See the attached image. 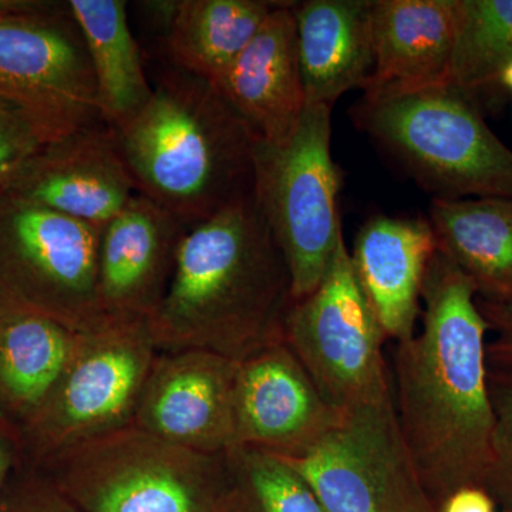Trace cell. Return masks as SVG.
Listing matches in <instances>:
<instances>
[{"instance_id":"277c9868","label":"cell","mask_w":512,"mask_h":512,"mask_svg":"<svg viewBox=\"0 0 512 512\" xmlns=\"http://www.w3.org/2000/svg\"><path fill=\"white\" fill-rule=\"evenodd\" d=\"M352 119L434 198H512V151L451 83L365 94Z\"/></svg>"},{"instance_id":"e0dca14e","label":"cell","mask_w":512,"mask_h":512,"mask_svg":"<svg viewBox=\"0 0 512 512\" xmlns=\"http://www.w3.org/2000/svg\"><path fill=\"white\" fill-rule=\"evenodd\" d=\"M437 242L429 220L375 215L357 232L353 272L386 339L412 338L421 288Z\"/></svg>"},{"instance_id":"484cf974","label":"cell","mask_w":512,"mask_h":512,"mask_svg":"<svg viewBox=\"0 0 512 512\" xmlns=\"http://www.w3.org/2000/svg\"><path fill=\"white\" fill-rule=\"evenodd\" d=\"M494 412L493 456L483 487L503 512H512V369L488 370Z\"/></svg>"},{"instance_id":"4dcf8cb0","label":"cell","mask_w":512,"mask_h":512,"mask_svg":"<svg viewBox=\"0 0 512 512\" xmlns=\"http://www.w3.org/2000/svg\"><path fill=\"white\" fill-rule=\"evenodd\" d=\"M497 504L483 487H466L448 495L439 512H495Z\"/></svg>"},{"instance_id":"5b68a950","label":"cell","mask_w":512,"mask_h":512,"mask_svg":"<svg viewBox=\"0 0 512 512\" xmlns=\"http://www.w3.org/2000/svg\"><path fill=\"white\" fill-rule=\"evenodd\" d=\"M36 470L80 512H217L225 454L197 453L128 426Z\"/></svg>"},{"instance_id":"603a6c76","label":"cell","mask_w":512,"mask_h":512,"mask_svg":"<svg viewBox=\"0 0 512 512\" xmlns=\"http://www.w3.org/2000/svg\"><path fill=\"white\" fill-rule=\"evenodd\" d=\"M82 30L99 94L103 124L113 131L126 127L153 94L140 47L121 0H69Z\"/></svg>"},{"instance_id":"9c48e42d","label":"cell","mask_w":512,"mask_h":512,"mask_svg":"<svg viewBox=\"0 0 512 512\" xmlns=\"http://www.w3.org/2000/svg\"><path fill=\"white\" fill-rule=\"evenodd\" d=\"M101 228L0 194V306L40 313L77 332L107 319L97 296Z\"/></svg>"},{"instance_id":"7c38bea8","label":"cell","mask_w":512,"mask_h":512,"mask_svg":"<svg viewBox=\"0 0 512 512\" xmlns=\"http://www.w3.org/2000/svg\"><path fill=\"white\" fill-rule=\"evenodd\" d=\"M340 416L323 399L284 336L238 363L235 447L298 458L311 451Z\"/></svg>"},{"instance_id":"f1b7e54d","label":"cell","mask_w":512,"mask_h":512,"mask_svg":"<svg viewBox=\"0 0 512 512\" xmlns=\"http://www.w3.org/2000/svg\"><path fill=\"white\" fill-rule=\"evenodd\" d=\"M478 309L493 330L495 338L487 342V362L493 369H512V299L501 302L477 298Z\"/></svg>"},{"instance_id":"1f68e13d","label":"cell","mask_w":512,"mask_h":512,"mask_svg":"<svg viewBox=\"0 0 512 512\" xmlns=\"http://www.w3.org/2000/svg\"><path fill=\"white\" fill-rule=\"evenodd\" d=\"M500 86L512 92V63L508 64L500 76Z\"/></svg>"},{"instance_id":"3957f363","label":"cell","mask_w":512,"mask_h":512,"mask_svg":"<svg viewBox=\"0 0 512 512\" xmlns=\"http://www.w3.org/2000/svg\"><path fill=\"white\" fill-rule=\"evenodd\" d=\"M138 194L185 227L254 192V134L210 83L174 69L116 131Z\"/></svg>"},{"instance_id":"4fadbf2b","label":"cell","mask_w":512,"mask_h":512,"mask_svg":"<svg viewBox=\"0 0 512 512\" xmlns=\"http://www.w3.org/2000/svg\"><path fill=\"white\" fill-rule=\"evenodd\" d=\"M237 362L204 352H158L133 426L197 453L235 448Z\"/></svg>"},{"instance_id":"5bb4252c","label":"cell","mask_w":512,"mask_h":512,"mask_svg":"<svg viewBox=\"0 0 512 512\" xmlns=\"http://www.w3.org/2000/svg\"><path fill=\"white\" fill-rule=\"evenodd\" d=\"M5 192L100 228L138 194L116 131L103 123L47 144Z\"/></svg>"},{"instance_id":"ba28073f","label":"cell","mask_w":512,"mask_h":512,"mask_svg":"<svg viewBox=\"0 0 512 512\" xmlns=\"http://www.w3.org/2000/svg\"><path fill=\"white\" fill-rule=\"evenodd\" d=\"M0 99L28 113L52 143L103 123L69 2L0 0Z\"/></svg>"},{"instance_id":"6da1fadb","label":"cell","mask_w":512,"mask_h":512,"mask_svg":"<svg viewBox=\"0 0 512 512\" xmlns=\"http://www.w3.org/2000/svg\"><path fill=\"white\" fill-rule=\"evenodd\" d=\"M421 301L420 332L394 346L393 404L417 477L439 510L454 491L483 487L490 467V329L476 288L440 251L427 266Z\"/></svg>"},{"instance_id":"83f0119b","label":"cell","mask_w":512,"mask_h":512,"mask_svg":"<svg viewBox=\"0 0 512 512\" xmlns=\"http://www.w3.org/2000/svg\"><path fill=\"white\" fill-rule=\"evenodd\" d=\"M0 512H80L52 481L36 468L23 464L12 477Z\"/></svg>"},{"instance_id":"44dd1931","label":"cell","mask_w":512,"mask_h":512,"mask_svg":"<svg viewBox=\"0 0 512 512\" xmlns=\"http://www.w3.org/2000/svg\"><path fill=\"white\" fill-rule=\"evenodd\" d=\"M82 336L49 316L0 306V409L18 426L45 402Z\"/></svg>"},{"instance_id":"7402d4cb","label":"cell","mask_w":512,"mask_h":512,"mask_svg":"<svg viewBox=\"0 0 512 512\" xmlns=\"http://www.w3.org/2000/svg\"><path fill=\"white\" fill-rule=\"evenodd\" d=\"M279 2L181 0L167 13L165 47L175 69L217 87Z\"/></svg>"},{"instance_id":"d4e9b609","label":"cell","mask_w":512,"mask_h":512,"mask_svg":"<svg viewBox=\"0 0 512 512\" xmlns=\"http://www.w3.org/2000/svg\"><path fill=\"white\" fill-rule=\"evenodd\" d=\"M512 63V0H458L450 83L473 99Z\"/></svg>"},{"instance_id":"4316f807","label":"cell","mask_w":512,"mask_h":512,"mask_svg":"<svg viewBox=\"0 0 512 512\" xmlns=\"http://www.w3.org/2000/svg\"><path fill=\"white\" fill-rule=\"evenodd\" d=\"M52 141L35 120L15 104L0 99V194Z\"/></svg>"},{"instance_id":"9a60e30c","label":"cell","mask_w":512,"mask_h":512,"mask_svg":"<svg viewBox=\"0 0 512 512\" xmlns=\"http://www.w3.org/2000/svg\"><path fill=\"white\" fill-rule=\"evenodd\" d=\"M187 227L137 194L101 228L97 296L107 320L148 323L163 301Z\"/></svg>"},{"instance_id":"30bf717a","label":"cell","mask_w":512,"mask_h":512,"mask_svg":"<svg viewBox=\"0 0 512 512\" xmlns=\"http://www.w3.org/2000/svg\"><path fill=\"white\" fill-rule=\"evenodd\" d=\"M282 336L336 412L392 394L386 336L357 282L343 235L318 288L289 305Z\"/></svg>"},{"instance_id":"cb8c5ba5","label":"cell","mask_w":512,"mask_h":512,"mask_svg":"<svg viewBox=\"0 0 512 512\" xmlns=\"http://www.w3.org/2000/svg\"><path fill=\"white\" fill-rule=\"evenodd\" d=\"M217 512H326L312 488L284 458L249 447L225 453Z\"/></svg>"},{"instance_id":"8992f818","label":"cell","mask_w":512,"mask_h":512,"mask_svg":"<svg viewBox=\"0 0 512 512\" xmlns=\"http://www.w3.org/2000/svg\"><path fill=\"white\" fill-rule=\"evenodd\" d=\"M332 109L306 103L285 140H255L254 195L291 275L292 301L318 288L342 237Z\"/></svg>"},{"instance_id":"2e32d148","label":"cell","mask_w":512,"mask_h":512,"mask_svg":"<svg viewBox=\"0 0 512 512\" xmlns=\"http://www.w3.org/2000/svg\"><path fill=\"white\" fill-rule=\"evenodd\" d=\"M292 3H278L215 87L256 140H285L306 106Z\"/></svg>"},{"instance_id":"7a4b0ae2","label":"cell","mask_w":512,"mask_h":512,"mask_svg":"<svg viewBox=\"0 0 512 512\" xmlns=\"http://www.w3.org/2000/svg\"><path fill=\"white\" fill-rule=\"evenodd\" d=\"M291 302L288 266L252 192L184 232L148 329L158 352L239 363L282 338Z\"/></svg>"},{"instance_id":"ac0fdd59","label":"cell","mask_w":512,"mask_h":512,"mask_svg":"<svg viewBox=\"0 0 512 512\" xmlns=\"http://www.w3.org/2000/svg\"><path fill=\"white\" fill-rule=\"evenodd\" d=\"M458 0H373V70L365 94L450 83Z\"/></svg>"},{"instance_id":"ffe728a7","label":"cell","mask_w":512,"mask_h":512,"mask_svg":"<svg viewBox=\"0 0 512 512\" xmlns=\"http://www.w3.org/2000/svg\"><path fill=\"white\" fill-rule=\"evenodd\" d=\"M437 251L470 279L483 301L512 299V198H434Z\"/></svg>"},{"instance_id":"52a82bcc","label":"cell","mask_w":512,"mask_h":512,"mask_svg":"<svg viewBox=\"0 0 512 512\" xmlns=\"http://www.w3.org/2000/svg\"><path fill=\"white\" fill-rule=\"evenodd\" d=\"M157 355L148 323L107 320L83 333L52 392L19 426L26 464L43 466L73 448L133 426Z\"/></svg>"},{"instance_id":"8fae6325","label":"cell","mask_w":512,"mask_h":512,"mask_svg":"<svg viewBox=\"0 0 512 512\" xmlns=\"http://www.w3.org/2000/svg\"><path fill=\"white\" fill-rule=\"evenodd\" d=\"M284 460L326 512H439L404 446L393 393L343 413L311 451Z\"/></svg>"},{"instance_id":"f546056e","label":"cell","mask_w":512,"mask_h":512,"mask_svg":"<svg viewBox=\"0 0 512 512\" xmlns=\"http://www.w3.org/2000/svg\"><path fill=\"white\" fill-rule=\"evenodd\" d=\"M25 463L19 426L0 409V500L16 471Z\"/></svg>"},{"instance_id":"d6986e66","label":"cell","mask_w":512,"mask_h":512,"mask_svg":"<svg viewBox=\"0 0 512 512\" xmlns=\"http://www.w3.org/2000/svg\"><path fill=\"white\" fill-rule=\"evenodd\" d=\"M372 3H292L306 103L332 109L342 94L362 89L373 70Z\"/></svg>"}]
</instances>
